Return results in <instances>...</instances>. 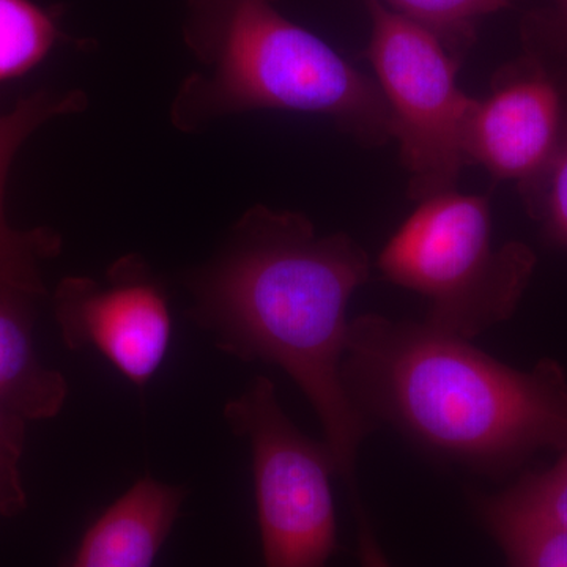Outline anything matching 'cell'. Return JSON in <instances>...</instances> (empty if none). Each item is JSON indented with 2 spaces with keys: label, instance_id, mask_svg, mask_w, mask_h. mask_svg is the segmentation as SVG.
I'll return each instance as SVG.
<instances>
[{
  "label": "cell",
  "instance_id": "20",
  "mask_svg": "<svg viewBox=\"0 0 567 567\" xmlns=\"http://www.w3.org/2000/svg\"><path fill=\"white\" fill-rule=\"evenodd\" d=\"M2 410H3L2 406H0V413H2Z\"/></svg>",
  "mask_w": 567,
  "mask_h": 567
},
{
  "label": "cell",
  "instance_id": "7",
  "mask_svg": "<svg viewBox=\"0 0 567 567\" xmlns=\"http://www.w3.org/2000/svg\"><path fill=\"white\" fill-rule=\"evenodd\" d=\"M55 312L69 349L96 350L133 385H147L162 368L173 320L164 290L140 260L115 264L106 282L66 279Z\"/></svg>",
  "mask_w": 567,
  "mask_h": 567
},
{
  "label": "cell",
  "instance_id": "14",
  "mask_svg": "<svg viewBox=\"0 0 567 567\" xmlns=\"http://www.w3.org/2000/svg\"><path fill=\"white\" fill-rule=\"evenodd\" d=\"M388 9L417 22L435 33L443 44L464 58L465 50L475 39L477 21L487 14L506 9L514 0H379Z\"/></svg>",
  "mask_w": 567,
  "mask_h": 567
},
{
  "label": "cell",
  "instance_id": "3",
  "mask_svg": "<svg viewBox=\"0 0 567 567\" xmlns=\"http://www.w3.org/2000/svg\"><path fill=\"white\" fill-rule=\"evenodd\" d=\"M274 0H189L188 40L210 66L186 82L175 121L189 126L233 112L284 110L324 115L368 148L393 141L374 78L284 18Z\"/></svg>",
  "mask_w": 567,
  "mask_h": 567
},
{
  "label": "cell",
  "instance_id": "11",
  "mask_svg": "<svg viewBox=\"0 0 567 567\" xmlns=\"http://www.w3.org/2000/svg\"><path fill=\"white\" fill-rule=\"evenodd\" d=\"M25 303L0 298V406L22 420H47L62 409L66 382L37 358Z\"/></svg>",
  "mask_w": 567,
  "mask_h": 567
},
{
  "label": "cell",
  "instance_id": "4",
  "mask_svg": "<svg viewBox=\"0 0 567 567\" xmlns=\"http://www.w3.org/2000/svg\"><path fill=\"white\" fill-rule=\"evenodd\" d=\"M375 267L431 301L425 323L472 341L516 312L536 256L520 241L494 245L491 197L451 189L417 203Z\"/></svg>",
  "mask_w": 567,
  "mask_h": 567
},
{
  "label": "cell",
  "instance_id": "17",
  "mask_svg": "<svg viewBox=\"0 0 567 567\" xmlns=\"http://www.w3.org/2000/svg\"><path fill=\"white\" fill-rule=\"evenodd\" d=\"M24 440V420L2 410L0 413V514L13 516L25 505L18 475Z\"/></svg>",
  "mask_w": 567,
  "mask_h": 567
},
{
  "label": "cell",
  "instance_id": "10",
  "mask_svg": "<svg viewBox=\"0 0 567 567\" xmlns=\"http://www.w3.org/2000/svg\"><path fill=\"white\" fill-rule=\"evenodd\" d=\"M80 93L65 96L37 95L25 100L9 115H0V298L29 300L43 292L39 260L58 248L50 235L18 234L7 226L2 213V189L11 156L48 118L80 110L84 103Z\"/></svg>",
  "mask_w": 567,
  "mask_h": 567
},
{
  "label": "cell",
  "instance_id": "12",
  "mask_svg": "<svg viewBox=\"0 0 567 567\" xmlns=\"http://www.w3.org/2000/svg\"><path fill=\"white\" fill-rule=\"evenodd\" d=\"M475 507L567 532V446L548 468L525 473L499 494L476 496Z\"/></svg>",
  "mask_w": 567,
  "mask_h": 567
},
{
  "label": "cell",
  "instance_id": "8",
  "mask_svg": "<svg viewBox=\"0 0 567 567\" xmlns=\"http://www.w3.org/2000/svg\"><path fill=\"white\" fill-rule=\"evenodd\" d=\"M567 117V73L528 54L496 71L491 92L476 99L466 123V164L518 188L554 158Z\"/></svg>",
  "mask_w": 567,
  "mask_h": 567
},
{
  "label": "cell",
  "instance_id": "2",
  "mask_svg": "<svg viewBox=\"0 0 567 567\" xmlns=\"http://www.w3.org/2000/svg\"><path fill=\"white\" fill-rule=\"evenodd\" d=\"M342 380L375 425L486 475L567 446V375L550 358L518 371L429 323L365 315L350 322Z\"/></svg>",
  "mask_w": 567,
  "mask_h": 567
},
{
  "label": "cell",
  "instance_id": "19",
  "mask_svg": "<svg viewBox=\"0 0 567 567\" xmlns=\"http://www.w3.org/2000/svg\"><path fill=\"white\" fill-rule=\"evenodd\" d=\"M555 11H557V28L567 43V0H555Z\"/></svg>",
  "mask_w": 567,
  "mask_h": 567
},
{
  "label": "cell",
  "instance_id": "1",
  "mask_svg": "<svg viewBox=\"0 0 567 567\" xmlns=\"http://www.w3.org/2000/svg\"><path fill=\"white\" fill-rule=\"evenodd\" d=\"M369 274L368 252L349 235L320 237L303 215L256 207L193 282L197 323L223 352L278 365L297 383L349 484L361 443L377 427L342 380L347 306Z\"/></svg>",
  "mask_w": 567,
  "mask_h": 567
},
{
  "label": "cell",
  "instance_id": "5",
  "mask_svg": "<svg viewBox=\"0 0 567 567\" xmlns=\"http://www.w3.org/2000/svg\"><path fill=\"white\" fill-rule=\"evenodd\" d=\"M368 11L365 55L390 111L410 199L423 203L457 189L466 166V123L476 103L458 85L462 61L435 33L379 0H368Z\"/></svg>",
  "mask_w": 567,
  "mask_h": 567
},
{
  "label": "cell",
  "instance_id": "16",
  "mask_svg": "<svg viewBox=\"0 0 567 567\" xmlns=\"http://www.w3.org/2000/svg\"><path fill=\"white\" fill-rule=\"evenodd\" d=\"M525 207L547 244L567 248V117L554 158L544 173L518 188Z\"/></svg>",
  "mask_w": 567,
  "mask_h": 567
},
{
  "label": "cell",
  "instance_id": "15",
  "mask_svg": "<svg viewBox=\"0 0 567 567\" xmlns=\"http://www.w3.org/2000/svg\"><path fill=\"white\" fill-rule=\"evenodd\" d=\"M505 554L507 567H567V532L476 507Z\"/></svg>",
  "mask_w": 567,
  "mask_h": 567
},
{
  "label": "cell",
  "instance_id": "18",
  "mask_svg": "<svg viewBox=\"0 0 567 567\" xmlns=\"http://www.w3.org/2000/svg\"><path fill=\"white\" fill-rule=\"evenodd\" d=\"M358 514V557H360L361 567H393L388 561L385 551L377 540L375 533L372 532L371 524L365 518L363 507L357 506Z\"/></svg>",
  "mask_w": 567,
  "mask_h": 567
},
{
  "label": "cell",
  "instance_id": "13",
  "mask_svg": "<svg viewBox=\"0 0 567 567\" xmlns=\"http://www.w3.org/2000/svg\"><path fill=\"white\" fill-rule=\"evenodd\" d=\"M55 37L54 22L31 0H0V81L35 66Z\"/></svg>",
  "mask_w": 567,
  "mask_h": 567
},
{
  "label": "cell",
  "instance_id": "6",
  "mask_svg": "<svg viewBox=\"0 0 567 567\" xmlns=\"http://www.w3.org/2000/svg\"><path fill=\"white\" fill-rule=\"evenodd\" d=\"M226 417L251 446L264 566L330 567L338 550L330 450L295 427L267 377L230 401Z\"/></svg>",
  "mask_w": 567,
  "mask_h": 567
},
{
  "label": "cell",
  "instance_id": "9",
  "mask_svg": "<svg viewBox=\"0 0 567 567\" xmlns=\"http://www.w3.org/2000/svg\"><path fill=\"white\" fill-rule=\"evenodd\" d=\"M185 498V491L152 477L137 481L82 535L65 567H152Z\"/></svg>",
  "mask_w": 567,
  "mask_h": 567
}]
</instances>
